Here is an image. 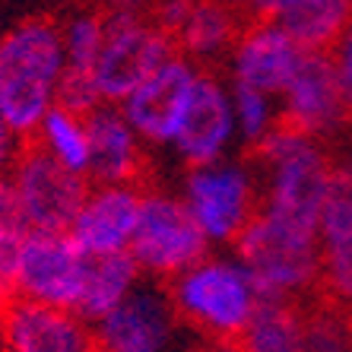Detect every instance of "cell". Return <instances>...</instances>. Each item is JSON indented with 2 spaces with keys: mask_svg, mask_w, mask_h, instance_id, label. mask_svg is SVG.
Returning <instances> with one entry per match:
<instances>
[{
  "mask_svg": "<svg viewBox=\"0 0 352 352\" xmlns=\"http://www.w3.org/2000/svg\"><path fill=\"white\" fill-rule=\"evenodd\" d=\"M64 29L54 16H32L0 38V115L19 133H38L54 108L64 74Z\"/></svg>",
  "mask_w": 352,
  "mask_h": 352,
  "instance_id": "obj_1",
  "label": "cell"
},
{
  "mask_svg": "<svg viewBox=\"0 0 352 352\" xmlns=\"http://www.w3.org/2000/svg\"><path fill=\"white\" fill-rule=\"evenodd\" d=\"M159 283L175 320L200 333L210 346H226L245 333L261 305L251 273L210 257Z\"/></svg>",
  "mask_w": 352,
  "mask_h": 352,
  "instance_id": "obj_2",
  "label": "cell"
},
{
  "mask_svg": "<svg viewBox=\"0 0 352 352\" xmlns=\"http://www.w3.org/2000/svg\"><path fill=\"white\" fill-rule=\"evenodd\" d=\"M320 238H298L279 229L257 210L245 232L232 241L254 279L261 302H286L311 292L320 270Z\"/></svg>",
  "mask_w": 352,
  "mask_h": 352,
  "instance_id": "obj_3",
  "label": "cell"
},
{
  "mask_svg": "<svg viewBox=\"0 0 352 352\" xmlns=\"http://www.w3.org/2000/svg\"><path fill=\"white\" fill-rule=\"evenodd\" d=\"M10 181L16 184L32 232H70L92 190L89 178L67 168L38 133L23 137Z\"/></svg>",
  "mask_w": 352,
  "mask_h": 352,
  "instance_id": "obj_4",
  "label": "cell"
},
{
  "mask_svg": "<svg viewBox=\"0 0 352 352\" xmlns=\"http://www.w3.org/2000/svg\"><path fill=\"white\" fill-rule=\"evenodd\" d=\"M131 254L159 279L175 276L206 257V232L188 204L162 194H146L140 206Z\"/></svg>",
  "mask_w": 352,
  "mask_h": 352,
  "instance_id": "obj_5",
  "label": "cell"
},
{
  "mask_svg": "<svg viewBox=\"0 0 352 352\" xmlns=\"http://www.w3.org/2000/svg\"><path fill=\"white\" fill-rule=\"evenodd\" d=\"M178 41L149 19L105 16V45L96 64V80L105 102H121L143 80L175 58Z\"/></svg>",
  "mask_w": 352,
  "mask_h": 352,
  "instance_id": "obj_6",
  "label": "cell"
},
{
  "mask_svg": "<svg viewBox=\"0 0 352 352\" xmlns=\"http://www.w3.org/2000/svg\"><path fill=\"white\" fill-rule=\"evenodd\" d=\"M276 121L311 140L336 133L352 121V96L346 92L333 51H305Z\"/></svg>",
  "mask_w": 352,
  "mask_h": 352,
  "instance_id": "obj_7",
  "label": "cell"
},
{
  "mask_svg": "<svg viewBox=\"0 0 352 352\" xmlns=\"http://www.w3.org/2000/svg\"><path fill=\"white\" fill-rule=\"evenodd\" d=\"M86 251L70 232H32L19 248L16 295L76 311L82 298Z\"/></svg>",
  "mask_w": 352,
  "mask_h": 352,
  "instance_id": "obj_8",
  "label": "cell"
},
{
  "mask_svg": "<svg viewBox=\"0 0 352 352\" xmlns=\"http://www.w3.org/2000/svg\"><path fill=\"white\" fill-rule=\"evenodd\" d=\"M7 352H102L98 330L70 308H54L16 295L0 314Z\"/></svg>",
  "mask_w": 352,
  "mask_h": 352,
  "instance_id": "obj_9",
  "label": "cell"
},
{
  "mask_svg": "<svg viewBox=\"0 0 352 352\" xmlns=\"http://www.w3.org/2000/svg\"><path fill=\"white\" fill-rule=\"evenodd\" d=\"M188 206L204 226L210 238L235 241L245 226L257 216L261 204L254 200V188L241 168H190L188 178Z\"/></svg>",
  "mask_w": 352,
  "mask_h": 352,
  "instance_id": "obj_10",
  "label": "cell"
},
{
  "mask_svg": "<svg viewBox=\"0 0 352 352\" xmlns=\"http://www.w3.org/2000/svg\"><path fill=\"white\" fill-rule=\"evenodd\" d=\"M318 292L352 318V172L336 168L333 190L320 216Z\"/></svg>",
  "mask_w": 352,
  "mask_h": 352,
  "instance_id": "obj_11",
  "label": "cell"
},
{
  "mask_svg": "<svg viewBox=\"0 0 352 352\" xmlns=\"http://www.w3.org/2000/svg\"><path fill=\"white\" fill-rule=\"evenodd\" d=\"M86 131H89V178L92 188L102 184H131V188L146 190L149 184V162L133 137L131 121L118 108L98 105L92 115H86ZM149 194V190H146Z\"/></svg>",
  "mask_w": 352,
  "mask_h": 352,
  "instance_id": "obj_12",
  "label": "cell"
},
{
  "mask_svg": "<svg viewBox=\"0 0 352 352\" xmlns=\"http://www.w3.org/2000/svg\"><path fill=\"white\" fill-rule=\"evenodd\" d=\"M197 74L184 58H168L156 74L143 80L131 96L124 98V118L131 121V127L146 140H175L178 133L181 115L190 98Z\"/></svg>",
  "mask_w": 352,
  "mask_h": 352,
  "instance_id": "obj_13",
  "label": "cell"
},
{
  "mask_svg": "<svg viewBox=\"0 0 352 352\" xmlns=\"http://www.w3.org/2000/svg\"><path fill=\"white\" fill-rule=\"evenodd\" d=\"M143 197H146V190L131 188V184H102V188H92L80 216H76L74 229H70L74 241L86 254L131 251Z\"/></svg>",
  "mask_w": 352,
  "mask_h": 352,
  "instance_id": "obj_14",
  "label": "cell"
},
{
  "mask_svg": "<svg viewBox=\"0 0 352 352\" xmlns=\"http://www.w3.org/2000/svg\"><path fill=\"white\" fill-rule=\"evenodd\" d=\"M232 111L235 105L226 98L219 82L210 74H197L178 133H175L178 153L188 159L190 168H204L219 159L222 146L232 137Z\"/></svg>",
  "mask_w": 352,
  "mask_h": 352,
  "instance_id": "obj_15",
  "label": "cell"
},
{
  "mask_svg": "<svg viewBox=\"0 0 352 352\" xmlns=\"http://www.w3.org/2000/svg\"><path fill=\"white\" fill-rule=\"evenodd\" d=\"M302 54L305 51L273 19L254 23L245 29V35L235 45V54H232L235 80L248 82V86H254L267 96L286 92L298 64H302Z\"/></svg>",
  "mask_w": 352,
  "mask_h": 352,
  "instance_id": "obj_16",
  "label": "cell"
},
{
  "mask_svg": "<svg viewBox=\"0 0 352 352\" xmlns=\"http://www.w3.org/2000/svg\"><path fill=\"white\" fill-rule=\"evenodd\" d=\"M172 308L146 292L127 295L111 314L98 320L102 352H165L172 330Z\"/></svg>",
  "mask_w": 352,
  "mask_h": 352,
  "instance_id": "obj_17",
  "label": "cell"
},
{
  "mask_svg": "<svg viewBox=\"0 0 352 352\" xmlns=\"http://www.w3.org/2000/svg\"><path fill=\"white\" fill-rule=\"evenodd\" d=\"M210 352H314L308 327L292 298L261 302L245 333L226 346H210Z\"/></svg>",
  "mask_w": 352,
  "mask_h": 352,
  "instance_id": "obj_18",
  "label": "cell"
},
{
  "mask_svg": "<svg viewBox=\"0 0 352 352\" xmlns=\"http://www.w3.org/2000/svg\"><path fill=\"white\" fill-rule=\"evenodd\" d=\"M273 23L302 51H333L352 25V0H289Z\"/></svg>",
  "mask_w": 352,
  "mask_h": 352,
  "instance_id": "obj_19",
  "label": "cell"
},
{
  "mask_svg": "<svg viewBox=\"0 0 352 352\" xmlns=\"http://www.w3.org/2000/svg\"><path fill=\"white\" fill-rule=\"evenodd\" d=\"M241 23H245L241 10H235L226 0H197L188 23L178 32V48L197 60L235 51L238 38L248 29Z\"/></svg>",
  "mask_w": 352,
  "mask_h": 352,
  "instance_id": "obj_20",
  "label": "cell"
},
{
  "mask_svg": "<svg viewBox=\"0 0 352 352\" xmlns=\"http://www.w3.org/2000/svg\"><path fill=\"white\" fill-rule=\"evenodd\" d=\"M137 257L131 251L115 254H86V273H82V298L76 314L86 320H102L131 295L137 279Z\"/></svg>",
  "mask_w": 352,
  "mask_h": 352,
  "instance_id": "obj_21",
  "label": "cell"
},
{
  "mask_svg": "<svg viewBox=\"0 0 352 352\" xmlns=\"http://www.w3.org/2000/svg\"><path fill=\"white\" fill-rule=\"evenodd\" d=\"M41 143L74 172L86 175L89 168V131H86V118H76L64 108H51L38 127Z\"/></svg>",
  "mask_w": 352,
  "mask_h": 352,
  "instance_id": "obj_22",
  "label": "cell"
},
{
  "mask_svg": "<svg viewBox=\"0 0 352 352\" xmlns=\"http://www.w3.org/2000/svg\"><path fill=\"white\" fill-rule=\"evenodd\" d=\"M64 51L67 64L96 70L102 45H105V3H82L64 25Z\"/></svg>",
  "mask_w": 352,
  "mask_h": 352,
  "instance_id": "obj_23",
  "label": "cell"
},
{
  "mask_svg": "<svg viewBox=\"0 0 352 352\" xmlns=\"http://www.w3.org/2000/svg\"><path fill=\"white\" fill-rule=\"evenodd\" d=\"M98 102H102V89H98L96 70L64 64V74H60L58 89H54V105L76 118H86L98 108Z\"/></svg>",
  "mask_w": 352,
  "mask_h": 352,
  "instance_id": "obj_24",
  "label": "cell"
},
{
  "mask_svg": "<svg viewBox=\"0 0 352 352\" xmlns=\"http://www.w3.org/2000/svg\"><path fill=\"white\" fill-rule=\"evenodd\" d=\"M235 115H238V124L245 131L248 143L261 140L263 133L270 131V105H267V92L248 86V82H238L235 80Z\"/></svg>",
  "mask_w": 352,
  "mask_h": 352,
  "instance_id": "obj_25",
  "label": "cell"
},
{
  "mask_svg": "<svg viewBox=\"0 0 352 352\" xmlns=\"http://www.w3.org/2000/svg\"><path fill=\"white\" fill-rule=\"evenodd\" d=\"M32 235V222L23 210V200H19L16 184L7 178H0V241H10V245H19Z\"/></svg>",
  "mask_w": 352,
  "mask_h": 352,
  "instance_id": "obj_26",
  "label": "cell"
},
{
  "mask_svg": "<svg viewBox=\"0 0 352 352\" xmlns=\"http://www.w3.org/2000/svg\"><path fill=\"white\" fill-rule=\"evenodd\" d=\"M16 261H19V245L0 241V314L16 298Z\"/></svg>",
  "mask_w": 352,
  "mask_h": 352,
  "instance_id": "obj_27",
  "label": "cell"
},
{
  "mask_svg": "<svg viewBox=\"0 0 352 352\" xmlns=\"http://www.w3.org/2000/svg\"><path fill=\"white\" fill-rule=\"evenodd\" d=\"M102 3H105V16L149 19V23H153V10H156V0H102Z\"/></svg>",
  "mask_w": 352,
  "mask_h": 352,
  "instance_id": "obj_28",
  "label": "cell"
},
{
  "mask_svg": "<svg viewBox=\"0 0 352 352\" xmlns=\"http://www.w3.org/2000/svg\"><path fill=\"white\" fill-rule=\"evenodd\" d=\"M19 146H23V137L0 115V178L10 175V168H13V162H16V156H19Z\"/></svg>",
  "mask_w": 352,
  "mask_h": 352,
  "instance_id": "obj_29",
  "label": "cell"
},
{
  "mask_svg": "<svg viewBox=\"0 0 352 352\" xmlns=\"http://www.w3.org/2000/svg\"><path fill=\"white\" fill-rule=\"evenodd\" d=\"M333 58H336V67H340V76L346 82V92L352 96V25L349 32L340 38V45L333 48Z\"/></svg>",
  "mask_w": 352,
  "mask_h": 352,
  "instance_id": "obj_30",
  "label": "cell"
},
{
  "mask_svg": "<svg viewBox=\"0 0 352 352\" xmlns=\"http://www.w3.org/2000/svg\"><path fill=\"white\" fill-rule=\"evenodd\" d=\"M289 0H248L245 3V16L254 19V23H267V19H276L279 10L286 7Z\"/></svg>",
  "mask_w": 352,
  "mask_h": 352,
  "instance_id": "obj_31",
  "label": "cell"
},
{
  "mask_svg": "<svg viewBox=\"0 0 352 352\" xmlns=\"http://www.w3.org/2000/svg\"><path fill=\"white\" fill-rule=\"evenodd\" d=\"M0 352H7V343H3V333H0Z\"/></svg>",
  "mask_w": 352,
  "mask_h": 352,
  "instance_id": "obj_32",
  "label": "cell"
}]
</instances>
